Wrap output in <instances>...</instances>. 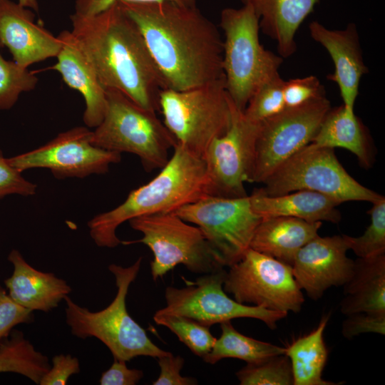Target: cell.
I'll return each mask as SVG.
<instances>
[{"mask_svg":"<svg viewBox=\"0 0 385 385\" xmlns=\"http://www.w3.org/2000/svg\"><path fill=\"white\" fill-rule=\"evenodd\" d=\"M8 260L14 267L11 276L4 280L8 294L25 308L48 312L72 290L66 280L29 265L17 250L11 251Z\"/></svg>","mask_w":385,"mask_h":385,"instance_id":"obj_20","label":"cell"},{"mask_svg":"<svg viewBox=\"0 0 385 385\" xmlns=\"http://www.w3.org/2000/svg\"><path fill=\"white\" fill-rule=\"evenodd\" d=\"M252 210L262 218L292 217L308 222L338 223L342 218L341 202L327 195L307 190L270 196L259 189L250 195Z\"/></svg>","mask_w":385,"mask_h":385,"instance_id":"obj_21","label":"cell"},{"mask_svg":"<svg viewBox=\"0 0 385 385\" xmlns=\"http://www.w3.org/2000/svg\"><path fill=\"white\" fill-rule=\"evenodd\" d=\"M185 360L180 356H174L171 352L158 358L160 372L153 382V385H195L197 381L190 376H183L180 371Z\"/></svg>","mask_w":385,"mask_h":385,"instance_id":"obj_38","label":"cell"},{"mask_svg":"<svg viewBox=\"0 0 385 385\" xmlns=\"http://www.w3.org/2000/svg\"><path fill=\"white\" fill-rule=\"evenodd\" d=\"M312 143L334 149H346L356 155L360 165L366 169L374 163V153L369 130L354 111L343 104L330 108Z\"/></svg>","mask_w":385,"mask_h":385,"instance_id":"obj_25","label":"cell"},{"mask_svg":"<svg viewBox=\"0 0 385 385\" xmlns=\"http://www.w3.org/2000/svg\"><path fill=\"white\" fill-rule=\"evenodd\" d=\"M49 369L40 380V385H64L70 376L80 371L79 361L71 354H58L52 359Z\"/></svg>","mask_w":385,"mask_h":385,"instance_id":"obj_39","label":"cell"},{"mask_svg":"<svg viewBox=\"0 0 385 385\" xmlns=\"http://www.w3.org/2000/svg\"><path fill=\"white\" fill-rule=\"evenodd\" d=\"M325 96L285 108L260 123L255 143L252 183L263 182L286 160L312 143L331 108Z\"/></svg>","mask_w":385,"mask_h":385,"instance_id":"obj_13","label":"cell"},{"mask_svg":"<svg viewBox=\"0 0 385 385\" xmlns=\"http://www.w3.org/2000/svg\"><path fill=\"white\" fill-rule=\"evenodd\" d=\"M128 222L143 237L121 243H143L150 248L153 255L150 270L154 281L180 264L197 274L224 267L200 229L189 225L175 212L140 216Z\"/></svg>","mask_w":385,"mask_h":385,"instance_id":"obj_9","label":"cell"},{"mask_svg":"<svg viewBox=\"0 0 385 385\" xmlns=\"http://www.w3.org/2000/svg\"><path fill=\"white\" fill-rule=\"evenodd\" d=\"M17 2L23 6L29 8L35 12L39 10L38 0H17Z\"/></svg>","mask_w":385,"mask_h":385,"instance_id":"obj_42","label":"cell"},{"mask_svg":"<svg viewBox=\"0 0 385 385\" xmlns=\"http://www.w3.org/2000/svg\"><path fill=\"white\" fill-rule=\"evenodd\" d=\"M330 314L324 315L317 327L309 334L300 337L285 348L289 357L294 385H338L322 379L329 351L324 339V333Z\"/></svg>","mask_w":385,"mask_h":385,"instance_id":"obj_26","label":"cell"},{"mask_svg":"<svg viewBox=\"0 0 385 385\" xmlns=\"http://www.w3.org/2000/svg\"><path fill=\"white\" fill-rule=\"evenodd\" d=\"M310 36L328 52L334 66L327 78L339 90L343 105L354 111L361 77L368 72L362 56L359 37L354 24L344 29H329L317 21L309 25Z\"/></svg>","mask_w":385,"mask_h":385,"instance_id":"obj_18","label":"cell"},{"mask_svg":"<svg viewBox=\"0 0 385 385\" xmlns=\"http://www.w3.org/2000/svg\"><path fill=\"white\" fill-rule=\"evenodd\" d=\"M91 135L92 130L88 128L75 127L42 146L7 159L21 173L48 168L57 179L106 173L111 164L120 161L121 154L95 146Z\"/></svg>","mask_w":385,"mask_h":385,"instance_id":"obj_15","label":"cell"},{"mask_svg":"<svg viewBox=\"0 0 385 385\" xmlns=\"http://www.w3.org/2000/svg\"><path fill=\"white\" fill-rule=\"evenodd\" d=\"M364 333L385 334V314L358 312L346 315L342 325V334L351 339Z\"/></svg>","mask_w":385,"mask_h":385,"instance_id":"obj_37","label":"cell"},{"mask_svg":"<svg viewBox=\"0 0 385 385\" xmlns=\"http://www.w3.org/2000/svg\"><path fill=\"white\" fill-rule=\"evenodd\" d=\"M283 95L286 108H295L325 96V91L317 76H308L284 81Z\"/></svg>","mask_w":385,"mask_h":385,"instance_id":"obj_34","label":"cell"},{"mask_svg":"<svg viewBox=\"0 0 385 385\" xmlns=\"http://www.w3.org/2000/svg\"><path fill=\"white\" fill-rule=\"evenodd\" d=\"M322 222L292 217L262 218L250 248L292 266L298 251L318 235Z\"/></svg>","mask_w":385,"mask_h":385,"instance_id":"obj_22","label":"cell"},{"mask_svg":"<svg viewBox=\"0 0 385 385\" xmlns=\"http://www.w3.org/2000/svg\"><path fill=\"white\" fill-rule=\"evenodd\" d=\"M153 320L157 324L168 328L194 354L202 359L211 351L215 342L216 338L210 333V327L191 318L158 309Z\"/></svg>","mask_w":385,"mask_h":385,"instance_id":"obj_29","label":"cell"},{"mask_svg":"<svg viewBox=\"0 0 385 385\" xmlns=\"http://www.w3.org/2000/svg\"><path fill=\"white\" fill-rule=\"evenodd\" d=\"M118 2L140 31L166 88L185 91L224 77L220 34L196 6Z\"/></svg>","mask_w":385,"mask_h":385,"instance_id":"obj_1","label":"cell"},{"mask_svg":"<svg viewBox=\"0 0 385 385\" xmlns=\"http://www.w3.org/2000/svg\"><path fill=\"white\" fill-rule=\"evenodd\" d=\"M229 268L223 289L236 302L287 314L300 312L304 298L292 266L249 248Z\"/></svg>","mask_w":385,"mask_h":385,"instance_id":"obj_11","label":"cell"},{"mask_svg":"<svg viewBox=\"0 0 385 385\" xmlns=\"http://www.w3.org/2000/svg\"><path fill=\"white\" fill-rule=\"evenodd\" d=\"M226 272L223 267L204 274L195 282H186L185 287H166V306L159 310L191 318L209 327L233 319L248 317L259 319L274 329L277 322L287 317V313L240 304L229 297L223 289Z\"/></svg>","mask_w":385,"mask_h":385,"instance_id":"obj_14","label":"cell"},{"mask_svg":"<svg viewBox=\"0 0 385 385\" xmlns=\"http://www.w3.org/2000/svg\"><path fill=\"white\" fill-rule=\"evenodd\" d=\"M142 260L140 257L127 267L115 264L108 266L115 277L117 292L105 309L91 312L76 304L68 296L64 299L66 322L72 334L81 339L97 338L109 349L114 359L125 361L139 356L158 359L170 352L156 346L127 311L126 296L138 274Z\"/></svg>","mask_w":385,"mask_h":385,"instance_id":"obj_4","label":"cell"},{"mask_svg":"<svg viewBox=\"0 0 385 385\" xmlns=\"http://www.w3.org/2000/svg\"><path fill=\"white\" fill-rule=\"evenodd\" d=\"M284 81L277 73L262 83L250 98L243 113L247 118L261 123L285 108L283 95Z\"/></svg>","mask_w":385,"mask_h":385,"instance_id":"obj_31","label":"cell"},{"mask_svg":"<svg viewBox=\"0 0 385 385\" xmlns=\"http://www.w3.org/2000/svg\"><path fill=\"white\" fill-rule=\"evenodd\" d=\"M220 328V337L216 339L211 351L202 358L206 363L214 364L223 359L233 358L251 364L285 354L284 347L240 333L230 321L221 322Z\"/></svg>","mask_w":385,"mask_h":385,"instance_id":"obj_27","label":"cell"},{"mask_svg":"<svg viewBox=\"0 0 385 385\" xmlns=\"http://www.w3.org/2000/svg\"><path fill=\"white\" fill-rule=\"evenodd\" d=\"M260 125L247 118L232 101L228 130L212 140L203 156L206 195L226 198L247 195L245 183H252Z\"/></svg>","mask_w":385,"mask_h":385,"instance_id":"obj_12","label":"cell"},{"mask_svg":"<svg viewBox=\"0 0 385 385\" xmlns=\"http://www.w3.org/2000/svg\"><path fill=\"white\" fill-rule=\"evenodd\" d=\"M250 5L259 19L260 29L277 43L280 56L297 51L295 35L319 0H241Z\"/></svg>","mask_w":385,"mask_h":385,"instance_id":"obj_23","label":"cell"},{"mask_svg":"<svg viewBox=\"0 0 385 385\" xmlns=\"http://www.w3.org/2000/svg\"><path fill=\"white\" fill-rule=\"evenodd\" d=\"M58 36L61 48L51 68L61 76L68 87L83 96L86 104L83 120L88 128H96L106 113V89L71 31L64 30Z\"/></svg>","mask_w":385,"mask_h":385,"instance_id":"obj_19","label":"cell"},{"mask_svg":"<svg viewBox=\"0 0 385 385\" xmlns=\"http://www.w3.org/2000/svg\"><path fill=\"white\" fill-rule=\"evenodd\" d=\"M236 376L241 385H294L291 362L285 354L247 364Z\"/></svg>","mask_w":385,"mask_h":385,"instance_id":"obj_30","label":"cell"},{"mask_svg":"<svg viewBox=\"0 0 385 385\" xmlns=\"http://www.w3.org/2000/svg\"><path fill=\"white\" fill-rule=\"evenodd\" d=\"M34 11L11 0H0V44L13 61L29 66L56 57L61 48L58 36L35 22Z\"/></svg>","mask_w":385,"mask_h":385,"instance_id":"obj_17","label":"cell"},{"mask_svg":"<svg viewBox=\"0 0 385 385\" xmlns=\"http://www.w3.org/2000/svg\"><path fill=\"white\" fill-rule=\"evenodd\" d=\"M33 320V311L15 302L0 285V342L10 335L15 326Z\"/></svg>","mask_w":385,"mask_h":385,"instance_id":"obj_35","label":"cell"},{"mask_svg":"<svg viewBox=\"0 0 385 385\" xmlns=\"http://www.w3.org/2000/svg\"><path fill=\"white\" fill-rule=\"evenodd\" d=\"M165 165L150 181L130 192L116 207L88 222L89 234L98 247L113 248L121 243L117 228L143 215L175 212L206 195L207 175L203 158L178 143Z\"/></svg>","mask_w":385,"mask_h":385,"instance_id":"obj_3","label":"cell"},{"mask_svg":"<svg viewBox=\"0 0 385 385\" xmlns=\"http://www.w3.org/2000/svg\"><path fill=\"white\" fill-rule=\"evenodd\" d=\"M262 184L264 187L260 190L270 196L307 190L327 195L341 203H372L384 197L352 178L338 160L334 148L312 143L286 160Z\"/></svg>","mask_w":385,"mask_h":385,"instance_id":"obj_8","label":"cell"},{"mask_svg":"<svg viewBox=\"0 0 385 385\" xmlns=\"http://www.w3.org/2000/svg\"><path fill=\"white\" fill-rule=\"evenodd\" d=\"M71 32L105 89L120 91L138 106L159 111L166 86L145 40L118 2L95 15L73 13Z\"/></svg>","mask_w":385,"mask_h":385,"instance_id":"obj_2","label":"cell"},{"mask_svg":"<svg viewBox=\"0 0 385 385\" xmlns=\"http://www.w3.org/2000/svg\"><path fill=\"white\" fill-rule=\"evenodd\" d=\"M175 212L200 229L224 267L242 257L262 220L252 210L250 195L226 198L205 195Z\"/></svg>","mask_w":385,"mask_h":385,"instance_id":"obj_10","label":"cell"},{"mask_svg":"<svg viewBox=\"0 0 385 385\" xmlns=\"http://www.w3.org/2000/svg\"><path fill=\"white\" fill-rule=\"evenodd\" d=\"M158 105L163 123L177 143L202 158L230 125L232 100L224 77L185 91L163 89Z\"/></svg>","mask_w":385,"mask_h":385,"instance_id":"obj_7","label":"cell"},{"mask_svg":"<svg viewBox=\"0 0 385 385\" xmlns=\"http://www.w3.org/2000/svg\"><path fill=\"white\" fill-rule=\"evenodd\" d=\"M344 235H319L297 253L292 265L298 286L313 300L332 287L343 286L350 278L354 261L346 256Z\"/></svg>","mask_w":385,"mask_h":385,"instance_id":"obj_16","label":"cell"},{"mask_svg":"<svg viewBox=\"0 0 385 385\" xmlns=\"http://www.w3.org/2000/svg\"><path fill=\"white\" fill-rule=\"evenodd\" d=\"M368 213L369 225L359 237L344 235L349 250L358 257L364 258L385 252V198L372 202Z\"/></svg>","mask_w":385,"mask_h":385,"instance_id":"obj_33","label":"cell"},{"mask_svg":"<svg viewBox=\"0 0 385 385\" xmlns=\"http://www.w3.org/2000/svg\"><path fill=\"white\" fill-rule=\"evenodd\" d=\"M343 287L340 302L343 314H385V252L358 257L350 278Z\"/></svg>","mask_w":385,"mask_h":385,"instance_id":"obj_24","label":"cell"},{"mask_svg":"<svg viewBox=\"0 0 385 385\" xmlns=\"http://www.w3.org/2000/svg\"><path fill=\"white\" fill-rule=\"evenodd\" d=\"M0 44V110H9L21 94L34 90L38 83L36 75L14 61L5 59Z\"/></svg>","mask_w":385,"mask_h":385,"instance_id":"obj_32","label":"cell"},{"mask_svg":"<svg viewBox=\"0 0 385 385\" xmlns=\"http://www.w3.org/2000/svg\"><path fill=\"white\" fill-rule=\"evenodd\" d=\"M220 26L226 91L235 106L244 111L258 87L279 73L283 58L261 44L259 19L248 4L224 9Z\"/></svg>","mask_w":385,"mask_h":385,"instance_id":"obj_5","label":"cell"},{"mask_svg":"<svg viewBox=\"0 0 385 385\" xmlns=\"http://www.w3.org/2000/svg\"><path fill=\"white\" fill-rule=\"evenodd\" d=\"M106 92V113L92 131V144L120 154L136 155L147 172L163 168L177 142L155 112L138 106L117 90Z\"/></svg>","mask_w":385,"mask_h":385,"instance_id":"obj_6","label":"cell"},{"mask_svg":"<svg viewBox=\"0 0 385 385\" xmlns=\"http://www.w3.org/2000/svg\"><path fill=\"white\" fill-rule=\"evenodd\" d=\"M37 185L26 180L21 172L13 167L0 150V199L8 195H33Z\"/></svg>","mask_w":385,"mask_h":385,"instance_id":"obj_36","label":"cell"},{"mask_svg":"<svg viewBox=\"0 0 385 385\" xmlns=\"http://www.w3.org/2000/svg\"><path fill=\"white\" fill-rule=\"evenodd\" d=\"M50 366L48 358L36 350L21 331L13 329L0 342V373H16L39 384Z\"/></svg>","mask_w":385,"mask_h":385,"instance_id":"obj_28","label":"cell"},{"mask_svg":"<svg viewBox=\"0 0 385 385\" xmlns=\"http://www.w3.org/2000/svg\"><path fill=\"white\" fill-rule=\"evenodd\" d=\"M126 361L114 359L111 367L103 371L99 380L101 385H135L143 376L142 370L129 369Z\"/></svg>","mask_w":385,"mask_h":385,"instance_id":"obj_40","label":"cell"},{"mask_svg":"<svg viewBox=\"0 0 385 385\" xmlns=\"http://www.w3.org/2000/svg\"><path fill=\"white\" fill-rule=\"evenodd\" d=\"M197 1V0H75L74 13L84 16L95 15L106 10L113 4L118 1L136 3L170 1L181 5L196 6Z\"/></svg>","mask_w":385,"mask_h":385,"instance_id":"obj_41","label":"cell"}]
</instances>
